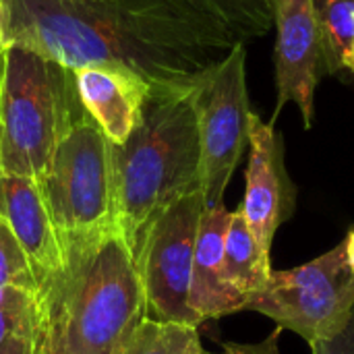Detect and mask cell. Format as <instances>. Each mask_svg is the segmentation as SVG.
Wrapping results in <instances>:
<instances>
[{"instance_id": "cell-1", "label": "cell", "mask_w": 354, "mask_h": 354, "mask_svg": "<svg viewBox=\"0 0 354 354\" xmlns=\"http://www.w3.org/2000/svg\"><path fill=\"white\" fill-rule=\"evenodd\" d=\"M236 41L195 0H6L4 8V46L71 71L122 66L162 89H193Z\"/></svg>"}, {"instance_id": "cell-2", "label": "cell", "mask_w": 354, "mask_h": 354, "mask_svg": "<svg viewBox=\"0 0 354 354\" xmlns=\"http://www.w3.org/2000/svg\"><path fill=\"white\" fill-rule=\"evenodd\" d=\"M112 149L116 222L135 259L156 220L201 189V141L193 89L151 87L139 120Z\"/></svg>"}, {"instance_id": "cell-3", "label": "cell", "mask_w": 354, "mask_h": 354, "mask_svg": "<svg viewBox=\"0 0 354 354\" xmlns=\"http://www.w3.org/2000/svg\"><path fill=\"white\" fill-rule=\"evenodd\" d=\"M64 259L56 292L66 354H118L147 319L137 259L120 230L66 249Z\"/></svg>"}, {"instance_id": "cell-4", "label": "cell", "mask_w": 354, "mask_h": 354, "mask_svg": "<svg viewBox=\"0 0 354 354\" xmlns=\"http://www.w3.org/2000/svg\"><path fill=\"white\" fill-rule=\"evenodd\" d=\"M85 116L73 71L23 46L0 56V172L39 180L58 143Z\"/></svg>"}, {"instance_id": "cell-5", "label": "cell", "mask_w": 354, "mask_h": 354, "mask_svg": "<svg viewBox=\"0 0 354 354\" xmlns=\"http://www.w3.org/2000/svg\"><path fill=\"white\" fill-rule=\"evenodd\" d=\"M37 185L64 251L118 230L110 141L87 114L62 137Z\"/></svg>"}, {"instance_id": "cell-6", "label": "cell", "mask_w": 354, "mask_h": 354, "mask_svg": "<svg viewBox=\"0 0 354 354\" xmlns=\"http://www.w3.org/2000/svg\"><path fill=\"white\" fill-rule=\"evenodd\" d=\"M245 311L270 317L307 344L342 334L354 315V272L344 243L299 268L274 270L268 286L247 299Z\"/></svg>"}, {"instance_id": "cell-7", "label": "cell", "mask_w": 354, "mask_h": 354, "mask_svg": "<svg viewBox=\"0 0 354 354\" xmlns=\"http://www.w3.org/2000/svg\"><path fill=\"white\" fill-rule=\"evenodd\" d=\"M245 41L209 68L193 87L201 141V191L205 207L222 205L228 183L249 147L251 104L247 91Z\"/></svg>"}, {"instance_id": "cell-8", "label": "cell", "mask_w": 354, "mask_h": 354, "mask_svg": "<svg viewBox=\"0 0 354 354\" xmlns=\"http://www.w3.org/2000/svg\"><path fill=\"white\" fill-rule=\"evenodd\" d=\"M203 209V191H193L174 201L156 220L145 239L137 266L149 319L193 328L203 324L189 305L195 243Z\"/></svg>"}, {"instance_id": "cell-9", "label": "cell", "mask_w": 354, "mask_h": 354, "mask_svg": "<svg viewBox=\"0 0 354 354\" xmlns=\"http://www.w3.org/2000/svg\"><path fill=\"white\" fill-rule=\"evenodd\" d=\"M276 27V108L274 124L286 104H297L305 129L313 127L315 89L330 75L324 33L313 0H272Z\"/></svg>"}, {"instance_id": "cell-10", "label": "cell", "mask_w": 354, "mask_h": 354, "mask_svg": "<svg viewBox=\"0 0 354 354\" xmlns=\"http://www.w3.org/2000/svg\"><path fill=\"white\" fill-rule=\"evenodd\" d=\"M245 178L247 189L239 209L259 247L272 255L276 232L295 214L297 187L286 170L282 135L255 112L249 122V164Z\"/></svg>"}, {"instance_id": "cell-11", "label": "cell", "mask_w": 354, "mask_h": 354, "mask_svg": "<svg viewBox=\"0 0 354 354\" xmlns=\"http://www.w3.org/2000/svg\"><path fill=\"white\" fill-rule=\"evenodd\" d=\"M0 216L21 243L41 299L62 280L66 259L37 180L0 172Z\"/></svg>"}, {"instance_id": "cell-12", "label": "cell", "mask_w": 354, "mask_h": 354, "mask_svg": "<svg viewBox=\"0 0 354 354\" xmlns=\"http://www.w3.org/2000/svg\"><path fill=\"white\" fill-rule=\"evenodd\" d=\"M73 81L85 114L110 143H124L139 120L151 85L129 68L106 64L73 68Z\"/></svg>"}, {"instance_id": "cell-13", "label": "cell", "mask_w": 354, "mask_h": 354, "mask_svg": "<svg viewBox=\"0 0 354 354\" xmlns=\"http://www.w3.org/2000/svg\"><path fill=\"white\" fill-rule=\"evenodd\" d=\"M224 203L205 207L199 222L189 305L201 322L245 311V299L224 278V241L230 224Z\"/></svg>"}, {"instance_id": "cell-14", "label": "cell", "mask_w": 354, "mask_h": 354, "mask_svg": "<svg viewBox=\"0 0 354 354\" xmlns=\"http://www.w3.org/2000/svg\"><path fill=\"white\" fill-rule=\"evenodd\" d=\"M270 255L259 247L241 209L230 214V224L224 241V278L245 303L249 297L261 292L272 278Z\"/></svg>"}, {"instance_id": "cell-15", "label": "cell", "mask_w": 354, "mask_h": 354, "mask_svg": "<svg viewBox=\"0 0 354 354\" xmlns=\"http://www.w3.org/2000/svg\"><path fill=\"white\" fill-rule=\"evenodd\" d=\"M118 354H203L193 326L145 319Z\"/></svg>"}, {"instance_id": "cell-16", "label": "cell", "mask_w": 354, "mask_h": 354, "mask_svg": "<svg viewBox=\"0 0 354 354\" xmlns=\"http://www.w3.org/2000/svg\"><path fill=\"white\" fill-rule=\"evenodd\" d=\"M324 33L330 75L346 68L354 50V0H313Z\"/></svg>"}, {"instance_id": "cell-17", "label": "cell", "mask_w": 354, "mask_h": 354, "mask_svg": "<svg viewBox=\"0 0 354 354\" xmlns=\"http://www.w3.org/2000/svg\"><path fill=\"white\" fill-rule=\"evenodd\" d=\"M222 21L241 41L266 35L274 27L272 0H195Z\"/></svg>"}, {"instance_id": "cell-18", "label": "cell", "mask_w": 354, "mask_h": 354, "mask_svg": "<svg viewBox=\"0 0 354 354\" xmlns=\"http://www.w3.org/2000/svg\"><path fill=\"white\" fill-rule=\"evenodd\" d=\"M39 311V297L21 288H0V348L10 340H31Z\"/></svg>"}, {"instance_id": "cell-19", "label": "cell", "mask_w": 354, "mask_h": 354, "mask_svg": "<svg viewBox=\"0 0 354 354\" xmlns=\"http://www.w3.org/2000/svg\"><path fill=\"white\" fill-rule=\"evenodd\" d=\"M0 288H21L39 297L31 263L15 232L0 216Z\"/></svg>"}, {"instance_id": "cell-20", "label": "cell", "mask_w": 354, "mask_h": 354, "mask_svg": "<svg viewBox=\"0 0 354 354\" xmlns=\"http://www.w3.org/2000/svg\"><path fill=\"white\" fill-rule=\"evenodd\" d=\"M33 354H66L56 286L41 295V311L33 336Z\"/></svg>"}, {"instance_id": "cell-21", "label": "cell", "mask_w": 354, "mask_h": 354, "mask_svg": "<svg viewBox=\"0 0 354 354\" xmlns=\"http://www.w3.org/2000/svg\"><path fill=\"white\" fill-rule=\"evenodd\" d=\"M280 328L270 334L266 340L257 344H236V342H222L220 353H205L203 354H278V338H280Z\"/></svg>"}, {"instance_id": "cell-22", "label": "cell", "mask_w": 354, "mask_h": 354, "mask_svg": "<svg viewBox=\"0 0 354 354\" xmlns=\"http://www.w3.org/2000/svg\"><path fill=\"white\" fill-rule=\"evenodd\" d=\"M309 346L313 354H354V315L342 334L328 342H313Z\"/></svg>"}, {"instance_id": "cell-23", "label": "cell", "mask_w": 354, "mask_h": 354, "mask_svg": "<svg viewBox=\"0 0 354 354\" xmlns=\"http://www.w3.org/2000/svg\"><path fill=\"white\" fill-rule=\"evenodd\" d=\"M0 354H33V338L31 340H10L0 348Z\"/></svg>"}, {"instance_id": "cell-24", "label": "cell", "mask_w": 354, "mask_h": 354, "mask_svg": "<svg viewBox=\"0 0 354 354\" xmlns=\"http://www.w3.org/2000/svg\"><path fill=\"white\" fill-rule=\"evenodd\" d=\"M344 251H346V259H348V266L354 272V228L348 232L346 241H344Z\"/></svg>"}, {"instance_id": "cell-25", "label": "cell", "mask_w": 354, "mask_h": 354, "mask_svg": "<svg viewBox=\"0 0 354 354\" xmlns=\"http://www.w3.org/2000/svg\"><path fill=\"white\" fill-rule=\"evenodd\" d=\"M4 8H6V0H0V56L4 52Z\"/></svg>"}, {"instance_id": "cell-26", "label": "cell", "mask_w": 354, "mask_h": 354, "mask_svg": "<svg viewBox=\"0 0 354 354\" xmlns=\"http://www.w3.org/2000/svg\"><path fill=\"white\" fill-rule=\"evenodd\" d=\"M346 68H348V71H353V73H354V50L351 52L348 60H346Z\"/></svg>"}]
</instances>
